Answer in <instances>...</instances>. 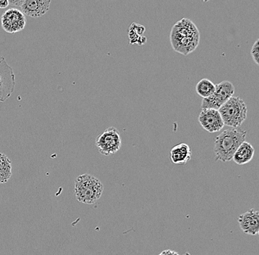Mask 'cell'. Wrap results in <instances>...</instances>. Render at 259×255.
Instances as JSON below:
<instances>
[{
    "mask_svg": "<svg viewBox=\"0 0 259 255\" xmlns=\"http://www.w3.org/2000/svg\"><path fill=\"white\" fill-rule=\"evenodd\" d=\"M9 6V2L8 0H0V8H6Z\"/></svg>",
    "mask_w": 259,
    "mask_h": 255,
    "instance_id": "obj_20",
    "label": "cell"
},
{
    "mask_svg": "<svg viewBox=\"0 0 259 255\" xmlns=\"http://www.w3.org/2000/svg\"><path fill=\"white\" fill-rule=\"evenodd\" d=\"M198 121L204 130L211 134L218 132L225 126L220 112L213 108L202 110L199 115Z\"/></svg>",
    "mask_w": 259,
    "mask_h": 255,
    "instance_id": "obj_9",
    "label": "cell"
},
{
    "mask_svg": "<svg viewBox=\"0 0 259 255\" xmlns=\"http://www.w3.org/2000/svg\"><path fill=\"white\" fill-rule=\"evenodd\" d=\"M104 186L100 180L94 175H79L74 184V194L76 199L82 204H95L103 195Z\"/></svg>",
    "mask_w": 259,
    "mask_h": 255,
    "instance_id": "obj_3",
    "label": "cell"
},
{
    "mask_svg": "<svg viewBox=\"0 0 259 255\" xmlns=\"http://www.w3.org/2000/svg\"><path fill=\"white\" fill-rule=\"evenodd\" d=\"M95 144L99 152L103 155L107 157L116 154L121 149L120 133L116 128H108L97 136Z\"/></svg>",
    "mask_w": 259,
    "mask_h": 255,
    "instance_id": "obj_6",
    "label": "cell"
},
{
    "mask_svg": "<svg viewBox=\"0 0 259 255\" xmlns=\"http://www.w3.org/2000/svg\"><path fill=\"white\" fill-rule=\"evenodd\" d=\"M254 154H255V149L253 146L249 142L244 141L236 149V152L233 156L232 160H234L235 163L237 165H245L253 159Z\"/></svg>",
    "mask_w": 259,
    "mask_h": 255,
    "instance_id": "obj_13",
    "label": "cell"
},
{
    "mask_svg": "<svg viewBox=\"0 0 259 255\" xmlns=\"http://www.w3.org/2000/svg\"><path fill=\"white\" fill-rule=\"evenodd\" d=\"M12 175V162L6 154L0 153V184L7 183Z\"/></svg>",
    "mask_w": 259,
    "mask_h": 255,
    "instance_id": "obj_15",
    "label": "cell"
},
{
    "mask_svg": "<svg viewBox=\"0 0 259 255\" xmlns=\"http://www.w3.org/2000/svg\"><path fill=\"white\" fill-rule=\"evenodd\" d=\"M247 131L239 128H230L219 134L215 139V160L229 162L239 146L245 141Z\"/></svg>",
    "mask_w": 259,
    "mask_h": 255,
    "instance_id": "obj_2",
    "label": "cell"
},
{
    "mask_svg": "<svg viewBox=\"0 0 259 255\" xmlns=\"http://www.w3.org/2000/svg\"><path fill=\"white\" fill-rule=\"evenodd\" d=\"M145 31L144 26L137 23H133L129 27V42L131 45H137L139 46L144 45L147 42V39L144 37Z\"/></svg>",
    "mask_w": 259,
    "mask_h": 255,
    "instance_id": "obj_14",
    "label": "cell"
},
{
    "mask_svg": "<svg viewBox=\"0 0 259 255\" xmlns=\"http://www.w3.org/2000/svg\"><path fill=\"white\" fill-rule=\"evenodd\" d=\"M251 56L255 64L259 65V40L255 41L250 51Z\"/></svg>",
    "mask_w": 259,
    "mask_h": 255,
    "instance_id": "obj_17",
    "label": "cell"
},
{
    "mask_svg": "<svg viewBox=\"0 0 259 255\" xmlns=\"http://www.w3.org/2000/svg\"><path fill=\"white\" fill-rule=\"evenodd\" d=\"M200 40V34L197 26L186 18L176 22L170 32V42L172 48L185 56L197 49Z\"/></svg>",
    "mask_w": 259,
    "mask_h": 255,
    "instance_id": "obj_1",
    "label": "cell"
},
{
    "mask_svg": "<svg viewBox=\"0 0 259 255\" xmlns=\"http://www.w3.org/2000/svg\"><path fill=\"white\" fill-rule=\"evenodd\" d=\"M24 1L25 0H8L10 6H15V7H22Z\"/></svg>",
    "mask_w": 259,
    "mask_h": 255,
    "instance_id": "obj_18",
    "label": "cell"
},
{
    "mask_svg": "<svg viewBox=\"0 0 259 255\" xmlns=\"http://www.w3.org/2000/svg\"><path fill=\"white\" fill-rule=\"evenodd\" d=\"M52 0H25L22 6L24 15L32 18H39L48 12Z\"/></svg>",
    "mask_w": 259,
    "mask_h": 255,
    "instance_id": "obj_11",
    "label": "cell"
},
{
    "mask_svg": "<svg viewBox=\"0 0 259 255\" xmlns=\"http://www.w3.org/2000/svg\"><path fill=\"white\" fill-rule=\"evenodd\" d=\"M1 24L3 30L8 33H16L22 31L25 27V15L20 10L10 8L2 15Z\"/></svg>",
    "mask_w": 259,
    "mask_h": 255,
    "instance_id": "obj_8",
    "label": "cell"
},
{
    "mask_svg": "<svg viewBox=\"0 0 259 255\" xmlns=\"http://www.w3.org/2000/svg\"><path fill=\"white\" fill-rule=\"evenodd\" d=\"M225 126L239 128L247 116V107L239 97H231L218 110Z\"/></svg>",
    "mask_w": 259,
    "mask_h": 255,
    "instance_id": "obj_4",
    "label": "cell"
},
{
    "mask_svg": "<svg viewBox=\"0 0 259 255\" xmlns=\"http://www.w3.org/2000/svg\"><path fill=\"white\" fill-rule=\"evenodd\" d=\"M158 255H179L178 253L176 252V251H172V250H164V251H162L161 253H160Z\"/></svg>",
    "mask_w": 259,
    "mask_h": 255,
    "instance_id": "obj_19",
    "label": "cell"
},
{
    "mask_svg": "<svg viewBox=\"0 0 259 255\" xmlns=\"http://www.w3.org/2000/svg\"><path fill=\"white\" fill-rule=\"evenodd\" d=\"M15 86L14 69L4 57L0 56V102L6 101L12 95Z\"/></svg>",
    "mask_w": 259,
    "mask_h": 255,
    "instance_id": "obj_7",
    "label": "cell"
},
{
    "mask_svg": "<svg viewBox=\"0 0 259 255\" xmlns=\"http://www.w3.org/2000/svg\"><path fill=\"white\" fill-rule=\"evenodd\" d=\"M192 159V151L189 144H176L170 151V160L175 165H184Z\"/></svg>",
    "mask_w": 259,
    "mask_h": 255,
    "instance_id": "obj_12",
    "label": "cell"
},
{
    "mask_svg": "<svg viewBox=\"0 0 259 255\" xmlns=\"http://www.w3.org/2000/svg\"><path fill=\"white\" fill-rule=\"evenodd\" d=\"M235 88L234 84L228 81H222L215 85V91L211 95L202 99V110L213 108L218 110L227 100L234 96Z\"/></svg>",
    "mask_w": 259,
    "mask_h": 255,
    "instance_id": "obj_5",
    "label": "cell"
},
{
    "mask_svg": "<svg viewBox=\"0 0 259 255\" xmlns=\"http://www.w3.org/2000/svg\"><path fill=\"white\" fill-rule=\"evenodd\" d=\"M215 91V84L207 79H203L197 83L196 92L202 98L209 97Z\"/></svg>",
    "mask_w": 259,
    "mask_h": 255,
    "instance_id": "obj_16",
    "label": "cell"
},
{
    "mask_svg": "<svg viewBox=\"0 0 259 255\" xmlns=\"http://www.w3.org/2000/svg\"><path fill=\"white\" fill-rule=\"evenodd\" d=\"M239 227L244 234L258 235L259 232V212L255 209H250L239 217Z\"/></svg>",
    "mask_w": 259,
    "mask_h": 255,
    "instance_id": "obj_10",
    "label": "cell"
}]
</instances>
